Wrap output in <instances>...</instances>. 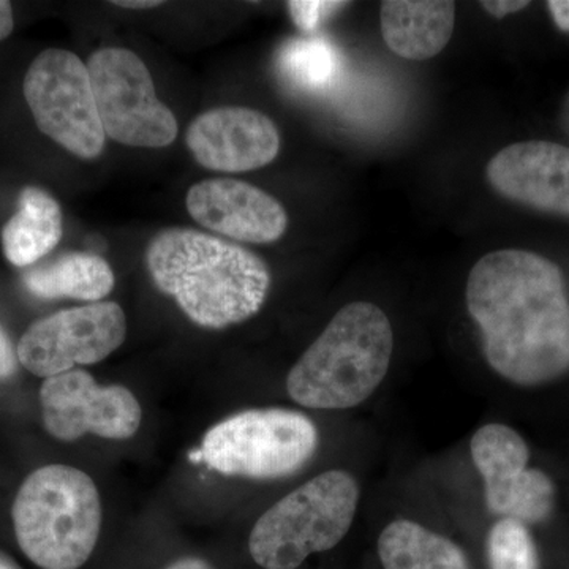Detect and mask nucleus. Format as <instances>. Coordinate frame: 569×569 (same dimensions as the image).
<instances>
[{
	"label": "nucleus",
	"instance_id": "obj_1",
	"mask_svg": "<svg viewBox=\"0 0 569 569\" xmlns=\"http://www.w3.org/2000/svg\"><path fill=\"white\" fill-rule=\"evenodd\" d=\"M467 307L485 355L501 377L522 387L569 370V301L559 266L529 250L482 257L467 280Z\"/></svg>",
	"mask_w": 569,
	"mask_h": 569
},
{
	"label": "nucleus",
	"instance_id": "obj_2",
	"mask_svg": "<svg viewBox=\"0 0 569 569\" xmlns=\"http://www.w3.org/2000/svg\"><path fill=\"white\" fill-rule=\"evenodd\" d=\"M146 263L153 283L193 323L223 329L263 307L271 274L258 254L217 236L168 228L152 239Z\"/></svg>",
	"mask_w": 569,
	"mask_h": 569
},
{
	"label": "nucleus",
	"instance_id": "obj_3",
	"mask_svg": "<svg viewBox=\"0 0 569 569\" xmlns=\"http://www.w3.org/2000/svg\"><path fill=\"white\" fill-rule=\"evenodd\" d=\"M395 336L389 318L370 302L340 309L290 370L288 395L302 407L346 410L380 387L391 365Z\"/></svg>",
	"mask_w": 569,
	"mask_h": 569
},
{
	"label": "nucleus",
	"instance_id": "obj_4",
	"mask_svg": "<svg viewBox=\"0 0 569 569\" xmlns=\"http://www.w3.org/2000/svg\"><path fill=\"white\" fill-rule=\"evenodd\" d=\"M11 518L18 545L37 567L78 569L96 549L102 503L89 475L56 463L22 482Z\"/></svg>",
	"mask_w": 569,
	"mask_h": 569
},
{
	"label": "nucleus",
	"instance_id": "obj_5",
	"mask_svg": "<svg viewBox=\"0 0 569 569\" xmlns=\"http://www.w3.org/2000/svg\"><path fill=\"white\" fill-rule=\"evenodd\" d=\"M358 501L350 473L318 475L258 519L250 533V556L264 569L298 568L307 557L336 548L347 537Z\"/></svg>",
	"mask_w": 569,
	"mask_h": 569
},
{
	"label": "nucleus",
	"instance_id": "obj_6",
	"mask_svg": "<svg viewBox=\"0 0 569 569\" xmlns=\"http://www.w3.org/2000/svg\"><path fill=\"white\" fill-rule=\"evenodd\" d=\"M318 447L317 427L284 408L247 410L213 426L201 452L211 470L230 477L274 479L306 466Z\"/></svg>",
	"mask_w": 569,
	"mask_h": 569
},
{
	"label": "nucleus",
	"instance_id": "obj_7",
	"mask_svg": "<svg viewBox=\"0 0 569 569\" xmlns=\"http://www.w3.org/2000/svg\"><path fill=\"white\" fill-rule=\"evenodd\" d=\"M22 92L41 133L80 159L103 152L107 134L91 77L77 54L58 48L40 52L26 73Z\"/></svg>",
	"mask_w": 569,
	"mask_h": 569
},
{
	"label": "nucleus",
	"instance_id": "obj_8",
	"mask_svg": "<svg viewBox=\"0 0 569 569\" xmlns=\"http://www.w3.org/2000/svg\"><path fill=\"white\" fill-rule=\"evenodd\" d=\"M103 132L133 148H164L178 137L173 111L160 102L151 71L126 48H102L88 62Z\"/></svg>",
	"mask_w": 569,
	"mask_h": 569
},
{
	"label": "nucleus",
	"instance_id": "obj_9",
	"mask_svg": "<svg viewBox=\"0 0 569 569\" xmlns=\"http://www.w3.org/2000/svg\"><path fill=\"white\" fill-rule=\"evenodd\" d=\"M126 336V313L116 302L74 307L36 321L18 343V361L33 376L50 378L103 361Z\"/></svg>",
	"mask_w": 569,
	"mask_h": 569
},
{
	"label": "nucleus",
	"instance_id": "obj_10",
	"mask_svg": "<svg viewBox=\"0 0 569 569\" xmlns=\"http://www.w3.org/2000/svg\"><path fill=\"white\" fill-rule=\"evenodd\" d=\"M44 429L62 441L86 433L108 440H127L138 432L141 407L123 387H100L84 370L44 378L40 389Z\"/></svg>",
	"mask_w": 569,
	"mask_h": 569
},
{
	"label": "nucleus",
	"instance_id": "obj_11",
	"mask_svg": "<svg viewBox=\"0 0 569 569\" xmlns=\"http://www.w3.org/2000/svg\"><path fill=\"white\" fill-rule=\"evenodd\" d=\"M470 448L492 515L522 523L549 518L556 498L552 481L542 471L527 468L529 448L516 430L503 425L481 427Z\"/></svg>",
	"mask_w": 569,
	"mask_h": 569
},
{
	"label": "nucleus",
	"instance_id": "obj_12",
	"mask_svg": "<svg viewBox=\"0 0 569 569\" xmlns=\"http://www.w3.org/2000/svg\"><path fill=\"white\" fill-rule=\"evenodd\" d=\"M201 167L223 173H246L274 162L280 133L263 112L244 107L213 108L198 116L186 134Z\"/></svg>",
	"mask_w": 569,
	"mask_h": 569
},
{
	"label": "nucleus",
	"instance_id": "obj_13",
	"mask_svg": "<svg viewBox=\"0 0 569 569\" xmlns=\"http://www.w3.org/2000/svg\"><path fill=\"white\" fill-rule=\"evenodd\" d=\"M187 211L201 227L249 244L279 241L288 227L283 206L264 190L236 179H206L186 198Z\"/></svg>",
	"mask_w": 569,
	"mask_h": 569
},
{
	"label": "nucleus",
	"instance_id": "obj_14",
	"mask_svg": "<svg viewBox=\"0 0 569 569\" xmlns=\"http://www.w3.org/2000/svg\"><path fill=\"white\" fill-rule=\"evenodd\" d=\"M486 174L497 193L537 211L569 217V148L550 141L507 146Z\"/></svg>",
	"mask_w": 569,
	"mask_h": 569
},
{
	"label": "nucleus",
	"instance_id": "obj_15",
	"mask_svg": "<svg viewBox=\"0 0 569 569\" xmlns=\"http://www.w3.org/2000/svg\"><path fill=\"white\" fill-rule=\"evenodd\" d=\"M380 24L389 50L408 61H426L451 40L456 6L451 0H385Z\"/></svg>",
	"mask_w": 569,
	"mask_h": 569
},
{
	"label": "nucleus",
	"instance_id": "obj_16",
	"mask_svg": "<svg viewBox=\"0 0 569 569\" xmlns=\"http://www.w3.org/2000/svg\"><path fill=\"white\" fill-rule=\"evenodd\" d=\"M62 211L58 201L39 187H26L20 209L2 230L7 260L26 268L51 252L62 238Z\"/></svg>",
	"mask_w": 569,
	"mask_h": 569
},
{
	"label": "nucleus",
	"instance_id": "obj_17",
	"mask_svg": "<svg viewBox=\"0 0 569 569\" xmlns=\"http://www.w3.org/2000/svg\"><path fill=\"white\" fill-rule=\"evenodd\" d=\"M22 282L37 298H70L93 305L111 293L114 274L99 254L69 252L26 272Z\"/></svg>",
	"mask_w": 569,
	"mask_h": 569
},
{
	"label": "nucleus",
	"instance_id": "obj_18",
	"mask_svg": "<svg viewBox=\"0 0 569 569\" xmlns=\"http://www.w3.org/2000/svg\"><path fill=\"white\" fill-rule=\"evenodd\" d=\"M378 553L385 569H470L459 546L411 520L389 523Z\"/></svg>",
	"mask_w": 569,
	"mask_h": 569
},
{
	"label": "nucleus",
	"instance_id": "obj_19",
	"mask_svg": "<svg viewBox=\"0 0 569 569\" xmlns=\"http://www.w3.org/2000/svg\"><path fill=\"white\" fill-rule=\"evenodd\" d=\"M280 74L293 88L306 92H320L331 88L342 71V56L323 37L291 39L280 48L277 58Z\"/></svg>",
	"mask_w": 569,
	"mask_h": 569
},
{
	"label": "nucleus",
	"instance_id": "obj_20",
	"mask_svg": "<svg viewBox=\"0 0 569 569\" xmlns=\"http://www.w3.org/2000/svg\"><path fill=\"white\" fill-rule=\"evenodd\" d=\"M490 569H538L537 549L526 523L498 520L488 539Z\"/></svg>",
	"mask_w": 569,
	"mask_h": 569
},
{
	"label": "nucleus",
	"instance_id": "obj_21",
	"mask_svg": "<svg viewBox=\"0 0 569 569\" xmlns=\"http://www.w3.org/2000/svg\"><path fill=\"white\" fill-rule=\"evenodd\" d=\"M347 6L348 2L340 0H291L287 3L296 28L307 37L313 36L326 20Z\"/></svg>",
	"mask_w": 569,
	"mask_h": 569
},
{
	"label": "nucleus",
	"instance_id": "obj_22",
	"mask_svg": "<svg viewBox=\"0 0 569 569\" xmlns=\"http://www.w3.org/2000/svg\"><path fill=\"white\" fill-rule=\"evenodd\" d=\"M529 6L530 2H527V0H485V2H481L482 9L497 20H501L508 14L518 13V11L527 9Z\"/></svg>",
	"mask_w": 569,
	"mask_h": 569
},
{
	"label": "nucleus",
	"instance_id": "obj_23",
	"mask_svg": "<svg viewBox=\"0 0 569 569\" xmlns=\"http://www.w3.org/2000/svg\"><path fill=\"white\" fill-rule=\"evenodd\" d=\"M18 356L11 347L10 340L0 329V378L10 377L17 370Z\"/></svg>",
	"mask_w": 569,
	"mask_h": 569
},
{
	"label": "nucleus",
	"instance_id": "obj_24",
	"mask_svg": "<svg viewBox=\"0 0 569 569\" xmlns=\"http://www.w3.org/2000/svg\"><path fill=\"white\" fill-rule=\"evenodd\" d=\"M548 9L561 31L569 32V0H550Z\"/></svg>",
	"mask_w": 569,
	"mask_h": 569
},
{
	"label": "nucleus",
	"instance_id": "obj_25",
	"mask_svg": "<svg viewBox=\"0 0 569 569\" xmlns=\"http://www.w3.org/2000/svg\"><path fill=\"white\" fill-rule=\"evenodd\" d=\"M13 9L7 0H0V41L6 40L13 31Z\"/></svg>",
	"mask_w": 569,
	"mask_h": 569
},
{
	"label": "nucleus",
	"instance_id": "obj_26",
	"mask_svg": "<svg viewBox=\"0 0 569 569\" xmlns=\"http://www.w3.org/2000/svg\"><path fill=\"white\" fill-rule=\"evenodd\" d=\"M167 569H213L208 561L201 559H193V557H187V559H181L174 561L173 565H170Z\"/></svg>",
	"mask_w": 569,
	"mask_h": 569
},
{
	"label": "nucleus",
	"instance_id": "obj_27",
	"mask_svg": "<svg viewBox=\"0 0 569 569\" xmlns=\"http://www.w3.org/2000/svg\"><path fill=\"white\" fill-rule=\"evenodd\" d=\"M114 6L122 7V9H134V10H141V9H153V7H160L162 6V2H153V0H122V2H119V0H116Z\"/></svg>",
	"mask_w": 569,
	"mask_h": 569
},
{
	"label": "nucleus",
	"instance_id": "obj_28",
	"mask_svg": "<svg viewBox=\"0 0 569 569\" xmlns=\"http://www.w3.org/2000/svg\"><path fill=\"white\" fill-rule=\"evenodd\" d=\"M189 459L194 463L203 462V452H201V449H194V451L190 452Z\"/></svg>",
	"mask_w": 569,
	"mask_h": 569
},
{
	"label": "nucleus",
	"instance_id": "obj_29",
	"mask_svg": "<svg viewBox=\"0 0 569 569\" xmlns=\"http://www.w3.org/2000/svg\"><path fill=\"white\" fill-rule=\"evenodd\" d=\"M0 569H11V568L7 567V565L0 563Z\"/></svg>",
	"mask_w": 569,
	"mask_h": 569
}]
</instances>
